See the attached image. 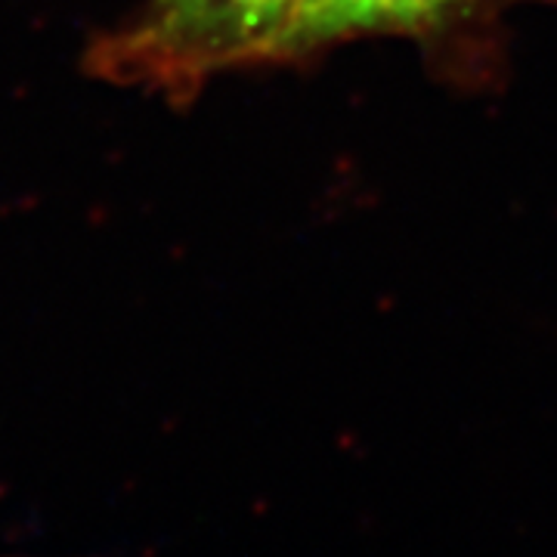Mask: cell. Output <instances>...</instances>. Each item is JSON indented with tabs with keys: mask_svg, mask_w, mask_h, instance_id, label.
<instances>
[{
	"mask_svg": "<svg viewBox=\"0 0 557 557\" xmlns=\"http://www.w3.org/2000/svg\"><path fill=\"white\" fill-rule=\"evenodd\" d=\"M298 0H146L139 20L97 50L94 65L121 84L196 87L220 69L276 60Z\"/></svg>",
	"mask_w": 557,
	"mask_h": 557,
	"instance_id": "cell-1",
	"label": "cell"
},
{
	"mask_svg": "<svg viewBox=\"0 0 557 557\" xmlns=\"http://www.w3.org/2000/svg\"><path fill=\"white\" fill-rule=\"evenodd\" d=\"M474 3L478 0H298L278 38L276 60L366 35L428 32Z\"/></svg>",
	"mask_w": 557,
	"mask_h": 557,
	"instance_id": "cell-2",
	"label": "cell"
}]
</instances>
